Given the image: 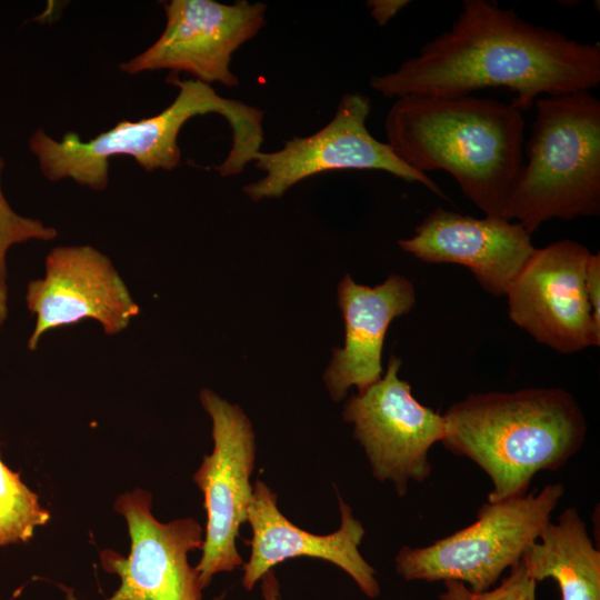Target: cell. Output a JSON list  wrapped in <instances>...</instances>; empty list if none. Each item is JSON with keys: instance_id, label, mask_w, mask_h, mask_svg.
<instances>
[{"instance_id": "6da1fadb", "label": "cell", "mask_w": 600, "mask_h": 600, "mask_svg": "<svg viewBox=\"0 0 600 600\" xmlns=\"http://www.w3.org/2000/svg\"><path fill=\"white\" fill-rule=\"evenodd\" d=\"M600 83V46L534 26L486 0H466L450 30L427 42L398 70L372 77L387 98L463 97L506 88L528 111L541 93L589 91Z\"/></svg>"}, {"instance_id": "7a4b0ae2", "label": "cell", "mask_w": 600, "mask_h": 600, "mask_svg": "<svg viewBox=\"0 0 600 600\" xmlns=\"http://www.w3.org/2000/svg\"><path fill=\"white\" fill-rule=\"evenodd\" d=\"M384 128L410 168L444 170L487 217H501L523 166L524 120L514 106L471 94L398 98Z\"/></svg>"}, {"instance_id": "3957f363", "label": "cell", "mask_w": 600, "mask_h": 600, "mask_svg": "<svg viewBox=\"0 0 600 600\" xmlns=\"http://www.w3.org/2000/svg\"><path fill=\"white\" fill-rule=\"evenodd\" d=\"M443 418L442 446L486 472L488 502L526 496L538 472L562 468L581 449L588 428L579 403L561 388L470 394Z\"/></svg>"}, {"instance_id": "277c9868", "label": "cell", "mask_w": 600, "mask_h": 600, "mask_svg": "<svg viewBox=\"0 0 600 600\" xmlns=\"http://www.w3.org/2000/svg\"><path fill=\"white\" fill-rule=\"evenodd\" d=\"M176 99L160 113L138 121L122 120L113 128L83 141L74 132L54 140L42 129L29 139L30 150L42 174L58 181L70 178L81 186L103 190L109 181V158L132 157L146 171L172 170L181 159L178 136L184 123L206 113L221 114L232 131V147L220 164L227 176H236L252 162L263 142L264 112L234 99L219 96L200 80H180Z\"/></svg>"}, {"instance_id": "5b68a950", "label": "cell", "mask_w": 600, "mask_h": 600, "mask_svg": "<svg viewBox=\"0 0 600 600\" xmlns=\"http://www.w3.org/2000/svg\"><path fill=\"white\" fill-rule=\"evenodd\" d=\"M523 164L501 218L531 234L550 219L600 212V101L579 91L538 99Z\"/></svg>"}, {"instance_id": "8992f818", "label": "cell", "mask_w": 600, "mask_h": 600, "mask_svg": "<svg viewBox=\"0 0 600 600\" xmlns=\"http://www.w3.org/2000/svg\"><path fill=\"white\" fill-rule=\"evenodd\" d=\"M563 493L557 482L538 493L487 502L470 526L426 547H402L396 570L409 581L454 580L473 592L487 591L538 540Z\"/></svg>"}, {"instance_id": "52a82bcc", "label": "cell", "mask_w": 600, "mask_h": 600, "mask_svg": "<svg viewBox=\"0 0 600 600\" xmlns=\"http://www.w3.org/2000/svg\"><path fill=\"white\" fill-rule=\"evenodd\" d=\"M369 97L360 92L342 96L333 118L308 137H293L273 152L254 154V167L264 177L243 188L252 201L280 198L296 183L332 170H382L407 182H418L448 199L428 174L402 162L388 143L377 140L367 128Z\"/></svg>"}, {"instance_id": "ba28073f", "label": "cell", "mask_w": 600, "mask_h": 600, "mask_svg": "<svg viewBox=\"0 0 600 600\" xmlns=\"http://www.w3.org/2000/svg\"><path fill=\"white\" fill-rule=\"evenodd\" d=\"M200 401L211 418L213 438L212 452L193 474L207 512L202 556L196 567L204 589L214 574L243 566L237 539L252 500L256 441L251 422L238 404L209 389L201 391Z\"/></svg>"}, {"instance_id": "9c48e42d", "label": "cell", "mask_w": 600, "mask_h": 600, "mask_svg": "<svg viewBox=\"0 0 600 600\" xmlns=\"http://www.w3.org/2000/svg\"><path fill=\"white\" fill-rule=\"evenodd\" d=\"M401 363L391 356L384 376L350 397L342 413L353 424V437L363 448L373 477L391 482L399 497L407 493L410 481L429 478V451L444 437L443 414L413 397L411 386L398 376Z\"/></svg>"}, {"instance_id": "30bf717a", "label": "cell", "mask_w": 600, "mask_h": 600, "mask_svg": "<svg viewBox=\"0 0 600 600\" xmlns=\"http://www.w3.org/2000/svg\"><path fill=\"white\" fill-rule=\"evenodd\" d=\"M590 256L568 239L536 248L504 294L511 321L560 353L599 347L600 327L584 289Z\"/></svg>"}, {"instance_id": "8fae6325", "label": "cell", "mask_w": 600, "mask_h": 600, "mask_svg": "<svg viewBox=\"0 0 600 600\" xmlns=\"http://www.w3.org/2000/svg\"><path fill=\"white\" fill-rule=\"evenodd\" d=\"M167 23L152 46L120 64L129 74L169 69L196 80L239 86L231 71L232 54L266 24L267 6L239 0H172L164 4Z\"/></svg>"}, {"instance_id": "7c38bea8", "label": "cell", "mask_w": 600, "mask_h": 600, "mask_svg": "<svg viewBox=\"0 0 600 600\" xmlns=\"http://www.w3.org/2000/svg\"><path fill=\"white\" fill-rule=\"evenodd\" d=\"M114 509L127 521L131 549L127 558L101 553L103 569L120 578L107 600H202L198 572L188 563V553L203 543L200 524L193 518L158 521L150 493L141 489L121 494Z\"/></svg>"}, {"instance_id": "4fadbf2b", "label": "cell", "mask_w": 600, "mask_h": 600, "mask_svg": "<svg viewBox=\"0 0 600 600\" xmlns=\"http://www.w3.org/2000/svg\"><path fill=\"white\" fill-rule=\"evenodd\" d=\"M26 301L37 317L29 350H36L47 331L82 319L97 320L106 334H117L140 311L110 259L91 246L52 249L44 277L29 282Z\"/></svg>"}, {"instance_id": "5bb4252c", "label": "cell", "mask_w": 600, "mask_h": 600, "mask_svg": "<svg viewBox=\"0 0 600 600\" xmlns=\"http://www.w3.org/2000/svg\"><path fill=\"white\" fill-rule=\"evenodd\" d=\"M402 250L428 263L464 266L488 293L506 294L534 251L531 233L501 217L474 218L437 208L416 227Z\"/></svg>"}, {"instance_id": "9a60e30c", "label": "cell", "mask_w": 600, "mask_h": 600, "mask_svg": "<svg viewBox=\"0 0 600 600\" xmlns=\"http://www.w3.org/2000/svg\"><path fill=\"white\" fill-rule=\"evenodd\" d=\"M341 523L330 534H314L289 521L278 509L277 494L261 480L253 484L248 518L252 538L249 561L243 564L242 586L251 590L274 566L288 559L310 557L329 561L347 572L369 598L380 593L376 570L359 552L364 536L362 523L338 496Z\"/></svg>"}, {"instance_id": "2e32d148", "label": "cell", "mask_w": 600, "mask_h": 600, "mask_svg": "<svg viewBox=\"0 0 600 600\" xmlns=\"http://www.w3.org/2000/svg\"><path fill=\"white\" fill-rule=\"evenodd\" d=\"M416 303L410 280L391 274L381 284L368 287L346 274L338 286V306L344 320V346L333 349L323 379L333 401L346 398L350 387L364 392L381 378L386 332L394 318Z\"/></svg>"}, {"instance_id": "e0dca14e", "label": "cell", "mask_w": 600, "mask_h": 600, "mask_svg": "<svg viewBox=\"0 0 600 600\" xmlns=\"http://www.w3.org/2000/svg\"><path fill=\"white\" fill-rule=\"evenodd\" d=\"M521 561L537 582L556 580L561 600H600V552L574 507L547 523Z\"/></svg>"}, {"instance_id": "ac0fdd59", "label": "cell", "mask_w": 600, "mask_h": 600, "mask_svg": "<svg viewBox=\"0 0 600 600\" xmlns=\"http://www.w3.org/2000/svg\"><path fill=\"white\" fill-rule=\"evenodd\" d=\"M49 520L38 496L0 460V546L27 542Z\"/></svg>"}, {"instance_id": "d6986e66", "label": "cell", "mask_w": 600, "mask_h": 600, "mask_svg": "<svg viewBox=\"0 0 600 600\" xmlns=\"http://www.w3.org/2000/svg\"><path fill=\"white\" fill-rule=\"evenodd\" d=\"M444 587L439 600H537V581L531 578L521 560L510 568V573L498 587L487 591L473 592L464 583L454 580L444 581Z\"/></svg>"}, {"instance_id": "ffe728a7", "label": "cell", "mask_w": 600, "mask_h": 600, "mask_svg": "<svg viewBox=\"0 0 600 600\" xmlns=\"http://www.w3.org/2000/svg\"><path fill=\"white\" fill-rule=\"evenodd\" d=\"M3 168L4 160L0 156V280L6 282V257L9 248L29 240H52L57 237V230L44 226L40 220L19 216L12 210L1 189Z\"/></svg>"}, {"instance_id": "44dd1931", "label": "cell", "mask_w": 600, "mask_h": 600, "mask_svg": "<svg viewBox=\"0 0 600 600\" xmlns=\"http://www.w3.org/2000/svg\"><path fill=\"white\" fill-rule=\"evenodd\" d=\"M584 289L594 323L600 327V254L591 253L584 276Z\"/></svg>"}, {"instance_id": "7402d4cb", "label": "cell", "mask_w": 600, "mask_h": 600, "mask_svg": "<svg viewBox=\"0 0 600 600\" xmlns=\"http://www.w3.org/2000/svg\"><path fill=\"white\" fill-rule=\"evenodd\" d=\"M408 3L407 0H370L367 6L370 8V13L377 23L384 26Z\"/></svg>"}, {"instance_id": "603a6c76", "label": "cell", "mask_w": 600, "mask_h": 600, "mask_svg": "<svg viewBox=\"0 0 600 600\" xmlns=\"http://www.w3.org/2000/svg\"><path fill=\"white\" fill-rule=\"evenodd\" d=\"M261 580L262 600H280L279 582L273 569L264 573Z\"/></svg>"}, {"instance_id": "cb8c5ba5", "label": "cell", "mask_w": 600, "mask_h": 600, "mask_svg": "<svg viewBox=\"0 0 600 600\" xmlns=\"http://www.w3.org/2000/svg\"><path fill=\"white\" fill-rule=\"evenodd\" d=\"M8 293L7 286L4 281L0 280V327L7 318L8 307H7Z\"/></svg>"}, {"instance_id": "d4e9b609", "label": "cell", "mask_w": 600, "mask_h": 600, "mask_svg": "<svg viewBox=\"0 0 600 600\" xmlns=\"http://www.w3.org/2000/svg\"><path fill=\"white\" fill-rule=\"evenodd\" d=\"M222 599H223V594L220 596V597H218V598H216V599H213V600H222Z\"/></svg>"}]
</instances>
